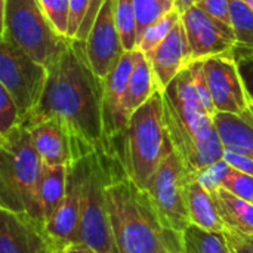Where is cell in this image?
Listing matches in <instances>:
<instances>
[{
	"label": "cell",
	"instance_id": "1",
	"mask_svg": "<svg viewBox=\"0 0 253 253\" xmlns=\"http://www.w3.org/2000/svg\"><path fill=\"white\" fill-rule=\"evenodd\" d=\"M104 80L92 70L83 40L70 39L47 68V80L37 107L21 125L58 117L68 127L77 159L108 150L104 130Z\"/></svg>",
	"mask_w": 253,
	"mask_h": 253
},
{
	"label": "cell",
	"instance_id": "2",
	"mask_svg": "<svg viewBox=\"0 0 253 253\" xmlns=\"http://www.w3.org/2000/svg\"><path fill=\"white\" fill-rule=\"evenodd\" d=\"M105 197L117 253H184L182 234L165 225L148 190L127 176L122 162L105 187Z\"/></svg>",
	"mask_w": 253,
	"mask_h": 253
},
{
	"label": "cell",
	"instance_id": "3",
	"mask_svg": "<svg viewBox=\"0 0 253 253\" xmlns=\"http://www.w3.org/2000/svg\"><path fill=\"white\" fill-rule=\"evenodd\" d=\"M163 116L168 138L191 175L222 159L224 145L213 117L199 96L190 67L163 89Z\"/></svg>",
	"mask_w": 253,
	"mask_h": 253
},
{
	"label": "cell",
	"instance_id": "4",
	"mask_svg": "<svg viewBox=\"0 0 253 253\" xmlns=\"http://www.w3.org/2000/svg\"><path fill=\"white\" fill-rule=\"evenodd\" d=\"M42 168L28 127L18 125L0 136V208L27 213L46 225L39 202Z\"/></svg>",
	"mask_w": 253,
	"mask_h": 253
},
{
	"label": "cell",
	"instance_id": "5",
	"mask_svg": "<svg viewBox=\"0 0 253 253\" xmlns=\"http://www.w3.org/2000/svg\"><path fill=\"white\" fill-rule=\"evenodd\" d=\"M170 145L163 116V90H157L132 113L126 130L111 153L120 159L127 176L147 190Z\"/></svg>",
	"mask_w": 253,
	"mask_h": 253
},
{
	"label": "cell",
	"instance_id": "6",
	"mask_svg": "<svg viewBox=\"0 0 253 253\" xmlns=\"http://www.w3.org/2000/svg\"><path fill=\"white\" fill-rule=\"evenodd\" d=\"M119 162V157L108 150H96L83 156V197L76 242L84 243L99 253H117L107 208L105 187Z\"/></svg>",
	"mask_w": 253,
	"mask_h": 253
},
{
	"label": "cell",
	"instance_id": "7",
	"mask_svg": "<svg viewBox=\"0 0 253 253\" xmlns=\"http://www.w3.org/2000/svg\"><path fill=\"white\" fill-rule=\"evenodd\" d=\"M33 59L50 67L62 53L68 37L58 34L39 0H1V34Z\"/></svg>",
	"mask_w": 253,
	"mask_h": 253
},
{
	"label": "cell",
	"instance_id": "8",
	"mask_svg": "<svg viewBox=\"0 0 253 253\" xmlns=\"http://www.w3.org/2000/svg\"><path fill=\"white\" fill-rule=\"evenodd\" d=\"M46 80L47 67L10 40L0 39V84L18 105L22 120L37 107Z\"/></svg>",
	"mask_w": 253,
	"mask_h": 253
},
{
	"label": "cell",
	"instance_id": "9",
	"mask_svg": "<svg viewBox=\"0 0 253 253\" xmlns=\"http://www.w3.org/2000/svg\"><path fill=\"white\" fill-rule=\"evenodd\" d=\"M191 173L170 145L148 182V193L168 228L182 234L190 222L185 203V184Z\"/></svg>",
	"mask_w": 253,
	"mask_h": 253
},
{
	"label": "cell",
	"instance_id": "10",
	"mask_svg": "<svg viewBox=\"0 0 253 253\" xmlns=\"http://www.w3.org/2000/svg\"><path fill=\"white\" fill-rule=\"evenodd\" d=\"M181 18L188 39L191 62L230 53L237 47L233 27L213 19L197 4L187 9Z\"/></svg>",
	"mask_w": 253,
	"mask_h": 253
},
{
	"label": "cell",
	"instance_id": "11",
	"mask_svg": "<svg viewBox=\"0 0 253 253\" xmlns=\"http://www.w3.org/2000/svg\"><path fill=\"white\" fill-rule=\"evenodd\" d=\"M234 50L205 59L203 68L216 113L243 116L249 110L251 102L237 67Z\"/></svg>",
	"mask_w": 253,
	"mask_h": 253
},
{
	"label": "cell",
	"instance_id": "12",
	"mask_svg": "<svg viewBox=\"0 0 253 253\" xmlns=\"http://www.w3.org/2000/svg\"><path fill=\"white\" fill-rule=\"evenodd\" d=\"M89 64L104 80L126 52L116 21V0H104L84 40Z\"/></svg>",
	"mask_w": 253,
	"mask_h": 253
},
{
	"label": "cell",
	"instance_id": "13",
	"mask_svg": "<svg viewBox=\"0 0 253 253\" xmlns=\"http://www.w3.org/2000/svg\"><path fill=\"white\" fill-rule=\"evenodd\" d=\"M46 225L27 213L0 208V253H61Z\"/></svg>",
	"mask_w": 253,
	"mask_h": 253
},
{
	"label": "cell",
	"instance_id": "14",
	"mask_svg": "<svg viewBox=\"0 0 253 253\" xmlns=\"http://www.w3.org/2000/svg\"><path fill=\"white\" fill-rule=\"evenodd\" d=\"M135 59L136 49L126 50L116 64V67L111 70V73L104 79V130L110 151L126 130L130 119L125 108V98L127 92L129 79L135 67Z\"/></svg>",
	"mask_w": 253,
	"mask_h": 253
},
{
	"label": "cell",
	"instance_id": "15",
	"mask_svg": "<svg viewBox=\"0 0 253 253\" xmlns=\"http://www.w3.org/2000/svg\"><path fill=\"white\" fill-rule=\"evenodd\" d=\"M83 178H84V165L83 156L76 159L68 166V179H67V193L65 197L52 216L46 222V230L49 236L64 249L67 245L74 243L80 224L82 212V197H83Z\"/></svg>",
	"mask_w": 253,
	"mask_h": 253
},
{
	"label": "cell",
	"instance_id": "16",
	"mask_svg": "<svg viewBox=\"0 0 253 253\" xmlns=\"http://www.w3.org/2000/svg\"><path fill=\"white\" fill-rule=\"evenodd\" d=\"M24 126L28 127L34 147L44 165L70 166L77 159L71 133L61 119L49 117Z\"/></svg>",
	"mask_w": 253,
	"mask_h": 253
},
{
	"label": "cell",
	"instance_id": "17",
	"mask_svg": "<svg viewBox=\"0 0 253 253\" xmlns=\"http://www.w3.org/2000/svg\"><path fill=\"white\" fill-rule=\"evenodd\" d=\"M154 71L159 87L163 90L190 64V46L187 33L181 21L173 27L168 37L150 53H145Z\"/></svg>",
	"mask_w": 253,
	"mask_h": 253
},
{
	"label": "cell",
	"instance_id": "18",
	"mask_svg": "<svg viewBox=\"0 0 253 253\" xmlns=\"http://www.w3.org/2000/svg\"><path fill=\"white\" fill-rule=\"evenodd\" d=\"M185 203L190 222L213 233H224L225 225L219 216L216 203L212 194L191 175L185 184Z\"/></svg>",
	"mask_w": 253,
	"mask_h": 253
},
{
	"label": "cell",
	"instance_id": "19",
	"mask_svg": "<svg viewBox=\"0 0 253 253\" xmlns=\"http://www.w3.org/2000/svg\"><path fill=\"white\" fill-rule=\"evenodd\" d=\"M224 150L253 159V120L246 114L216 113L213 116Z\"/></svg>",
	"mask_w": 253,
	"mask_h": 253
},
{
	"label": "cell",
	"instance_id": "20",
	"mask_svg": "<svg viewBox=\"0 0 253 253\" xmlns=\"http://www.w3.org/2000/svg\"><path fill=\"white\" fill-rule=\"evenodd\" d=\"M219 216L227 230L236 231L242 236H253V203L234 196L225 188L211 193Z\"/></svg>",
	"mask_w": 253,
	"mask_h": 253
},
{
	"label": "cell",
	"instance_id": "21",
	"mask_svg": "<svg viewBox=\"0 0 253 253\" xmlns=\"http://www.w3.org/2000/svg\"><path fill=\"white\" fill-rule=\"evenodd\" d=\"M157 90H162L157 84L154 71L147 55L136 49L135 67L129 79L127 92L125 98V108L129 117L133 111H136L141 105H144Z\"/></svg>",
	"mask_w": 253,
	"mask_h": 253
},
{
	"label": "cell",
	"instance_id": "22",
	"mask_svg": "<svg viewBox=\"0 0 253 253\" xmlns=\"http://www.w3.org/2000/svg\"><path fill=\"white\" fill-rule=\"evenodd\" d=\"M67 179L68 166H53L43 163L39 184V202L44 222H49L61 206L67 193Z\"/></svg>",
	"mask_w": 253,
	"mask_h": 253
},
{
	"label": "cell",
	"instance_id": "23",
	"mask_svg": "<svg viewBox=\"0 0 253 253\" xmlns=\"http://www.w3.org/2000/svg\"><path fill=\"white\" fill-rule=\"evenodd\" d=\"M184 253H233L224 233H213L193 224L182 233Z\"/></svg>",
	"mask_w": 253,
	"mask_h": 253
},
{
	"label": "cell",
	"instance_id": "24",
	"mask_svg": "<svg viewBox=\"0 0 253 253\" xmlns=\"http://www.w3.org/2000/svg\"><path fill=\"white\" fill-rule=\"evenodd\" d=\"M230 16L239 47L253 50V9L243 0H228Z\"/></svg>",
	"mask_w": 253,
	"mask_h": 253
},
{
	"label": "cell",
	"instance_id": "25",
	"mask_svg": "<svg viewBox=\"0 0 253 253\" xmlns=\"http://www.w3.org/2000/svg\"><path fill=\"white\" fill-rule=\"evenodd\" d=\"M181 16L182 15L178 12L176 7L165 13L160 19H157L151 27L147 28L136 49L142 50L144 53H150L151 50H154L168 37V34L173 30V27L181 21Z\"/></svg>",
	"mask_w": 253,
	"mask_h": 253
},
{
	"label": "cell",
	"instance_id": "26",
	"mask_svg": "<svg viewBox=\"0 0 253 253\" xmlns=\"http://www.w3.org/2000/svg\"><path fill=\"white\" fill-rule=\"evenodd\" d=\"M116 21L125 50H135L138 37L133 0H116Z\"/></svg>",
	"mask_w": 253,
	"mask_h": 253
},
{
	"label": "cell",
	"instance_id": "27",
	"mask_svg": "<svg viewBox=\"0 0 253 253\" xmlns=\"http://www.w3.org/2000/svg\"><path fill=\"white\" fill-rule=\"evenodd\" d=\"M135 15H136V37L138 43L148 27H151L157 19H160L169 9L162 0H133ZM138 47V44H136Z\"/></svg>",
	"mask_w": 253,
	"mask_h": 253
},
{
	"label": "cell",
	"instance_id": "28",
	"mask_svg": "<svg viewBox=\"0 0 253 253\" xmlns=\"http://www.w3.org/2000/svg\"><path fill=\"white\" fill-rule=\"evenodd\" d=\"M231 170H233V166L228 162H225L224 159H221V160L206 166L205 169L197 172L194 176L209 193H213L219 188H224V184H225L228 175L231 173Z\"/></svg>",
	"mask_w": 253,
	"mask_h": 253
},
{
	"label": "cell",
	"instance_id": "29",
	"mask_svg": "<svg viewBox=\"0 0 253 253\" xmlns=\"http://www.w3.org/2000/svg\"><path fill=\"white\" fill-rule=\"evenodd\" d=\"M39 3L58 34L67 37L70 21V0H39Z\"/></svg>",
	"mask_w": 253,
	"mask_h": 253
},
{
	"label": "cell",
	"instance_id": "30",
	"mask_svg": "<svg viewBox=\"0 0 253 253\" xmlns=\"http://www.w3.org/2000/svg\"><path fill=\"white\" fill-rule=\"evenodd\" d=\"M21 123L22 119L18 105L9 92L0 84V136H4Z\"/></svg>",
	"mask_w": 253,
	"mask_h": 253
},
{
	"label": "cell",
	"instance_id": "31",
	"mask_svg": "<svg viewBox=\"0 0 253 253\" xmlns=\"http://www.w3.org/2000/svg\"><path fill=\"white\" fill-rule=\"evenodd\" d=\"M188 67H190V71H191V76H193V80H194V84H196V89L199 92V96H200L202 102H203L205 108L208 110V113L213 117L216 114V108H215L212 93H211V89H209V83H208V79H206V74H205L203 61H194Z\"/></svg>",
	"mask_w": 253,
	"mask_h": 253
},
{
	"label": "cell",
	"instance_id": "32",
	"mask_svg": "<svg viewBox=\"0 0 253 253\" xmlns=\"http://www.w3.org/2000/svg\"><path fill=\"white\" fill-rule=\"evenodd\" d=\"M224 188L233 193L237 197H242L248 202L253 203V176L245 172H240L233 168L231 173L228 175Z\"/></svg>",
	"mask_w": 253,
	"mask_h": 253
},
{
	"label": "cell",
	"instance_id": "33",
	"mask_svg": "<svg viewBox=\"0 0 253 253\" xmlns=\"http://www.w3.org/2000/svg\"><path fill=\"white\" fill-rule=\"evenodd\" d=\"M234 56L237 61V67L249 98L251 105H253V50L245 47H236Z\"/></svg>",
	"mask_w": 253,
	"mask_h": 253
},
{
	"label": "cell",
	"instance_id": "34",
	"mask_svg": "<svg viewBox=\"0 0 253 253\" xmlns=\"http://www.w3.org/2000/svg\"><path fill=\"white\" fill-rule=\"evenodd\" d=\"M90 0H70V21H68V39H77V34L83 25V21L89 12Z\"/></svg>",
	"mask_w": 253,
	"mask_h": 253
},
{
	"label": "cell",
	"instance_id": "35",
	"mask_svg": "<svg viewBox=\"0 0 253 253\" xmlns=\"http://www.w3.org/2000/svg\"><path fill=\"white\" fill-rule=\"evenodd\" d=\"M199 7H202L208 15H211L213 19L222 22L224 25H231V16H230V1L228 0H197L196 3Z\"/></svg>",
	"mask_w": 253,
	"mask_h": 253
},
{
	"label": "cell",
	"instance_id": "36",
	"mask_svg": "<svg viewBox=\"0 0 253 253\" xmlns=\"http://www.w3.org/2000/svg\"><path fill=\"white\" fill-rule=\"evenodd\" d=\"M224 236L227 239V243L233 253H253V243L246 237L236 231L227 230L224 231Z\"/></svg>",
	"mask_w": 253,
	"mask_h": 253
},
{
	"label": "cell",
	"instance_id": "37",
	"mask_svg": "<svg viewBox=\"0 0 253 253\" xmlns=\"http://www.w3.org/2000/svg\"><path fill=\"white\" fill-rule=\"evenodd\" d=\"M222 159L225 162H228L234 169H237L240 172H245V173L252 175L253 176V159H251V157H246V156H242V154H237V153L224 150Z\"/></svg>",
	"mask_w": 253,
	"mask_h": 253
},
{
	"label": "cell",
	"instance_id": "38",
	"mask_svg": "<svg viewBox=\"0 0 253 253\" xmlns=\"http://www.w3.org/2000/svg\"><path fill=\"white\" fill-rule=\"evenodd\" d=\"M102 1H104V0H90L89 12H87L86 18H84V21H83V25H82V28H80V31H79V34H77V40H83V42L86 40V37H87V34H89V31H90L93 22H95V18H96L98 12H99V9H101Z\"/></svg>",
	"mask_w": 253,
	"mask_h": 253
},
{
	"label": "cell",
	"instance_id": "39",
	"mask_svg": "<svg viewBox=\"0 0 253 253\" xmlns=\"http://www.w3.org/2000/svg\"><path fill=\"white\" fill-rule=\"evenodd\" d=\"M64 253H99L98 251H95L93 248L84 245V243H80V242H74V243H70L67 245L64 249Z\"/></svg>",
	"mask_w": 253,
	"mask_h": 253
},
{
	"label": "cell",
	"instance_id": "40",
	"mask_svg": "<svg viewBox=\"0 0 253 253\" xmlns=\"http://www.w3.org/2000/svg\"><path fill=\"white\" fill-rule=\"evenodd\" d=\"M197 3V0H175V7L178 9V12L182 15L187 9H190L191 6H194Z\"/></svg>",
	"mask_w": 253,
	"mask_h": 253
},
{
	"label": "cell",
	"instance_id": "41",
	"mask_svg": "<svg viewBox=\"0 0 253 253\" xmlns=\"http://www.w3.org/2000/svg\"><path fill=\"white\" fill-rule=\"evenodd\" d=\"M162 1H163L169 9H173V7H175V0H162Z\"/></svg>",
	"mask_w": 253,
	"mask_h": 253
},
{
	"label": "cell",
	"instance_id": "42",
	"mask_svg": "<svg viewBox=\"0 0 253 253\" xmlns=\"http://www.w3.org/2000/svg\"><path fill=\"white\" fill-rule=\"evenodd\" d=\"M245 114H246V116H248L249 119H252V120H253V105H251V107H249V110H248V111H246Z\"/></svg>",
	"mask_w": 253,
	"mask_h": 253
},
{
	"label": "cell",
	"instance_id": "43",
	"mask_svg": "<svg viewBox=\"0 0 253 253\" xmlns=\"http://www.w3.org/2000/svg\"><path fill=\"white\" fill-rule=\"evenodd\" d=\"M243 1H245V3H248V4H249V6L253 9V0H243Z\"/></svg>",
	"mask_w": 253,
	"mask_h": 253
},
{
	"label": "cell",
	"instance_id": "44",
	"mask_svg": "<svg viewBox=\"0 0 253 253\" xmlns=\"http://www.w3.org/2000/svg\"><path fill=\"white\" fill-rule=\"evenodd\" d=\"M248 239H249V240H251V242L253 243V236H252V237H248Z\"/></svg>",
	"mask_w": 253,
	"mask_h": 253
},
{
	"label": "cell",
	"instance_id": "45",
	"mask_svg": "<svg viewBox=\"0 0 253 253\" xmlns=\"http://www.w3.org/2000/svg\"><path fill=\"white\" fill-rule=\"evenodd\" d=\"M61 253H64V252H61Z\"/></svg>",
	"mask_w": 253,
	"mask_h": 253
},
{
	"label": "cell",
	"instance_id": "46",
	"mask_svg": "<svg viewBox=\"0 0 253 253\" xmlns=\"http://www.w3.org/2000/svg\"><path fill=\"white\" fill-rule=\"evenodd\" d=\"M251 237H252V236H251Z\"/></svg>",
	"mask_w": 253,
	"mask_h": 253
}]
</instances>
